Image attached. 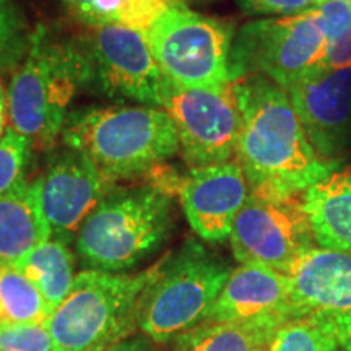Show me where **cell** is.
<instances>
[{
  "mask_svg": "<svg viewBox=\"0 0 351 351\" xmlns=\"http://www.w3.org/2000/svg\"><path fill=\"white\" fill-rule=\"evenodd\" d=\"M234 83L241 108L236 160L249 189L306 192L335 173L307 138L287 90L263 75Z\"/></svg>",
  "mask_w": 351,
  "mask_h": 351,
  "instance_id": "6da1fadb",
  "label": "cell"
},
{
  "mask_svg": "<svg viewBox=\"0 0 351 351\" xmlns=\"http://www.w3.org/2000/svg\"><path fill=\"white\" fill-rule=\"evenodd\" d=\"M62 142L117 182L148 174L176 153L179 138L163 108L91 106L69 114Z\"/></svg>",
  "mask_w": 351,
  "mask_h": 351,
  "instance_id": "7a4b0ae2",
  "label": "cell"
},
{
  "mask_svg": "<svg viewBox=\"0 0 351 351\" xmlns=\"http://www.w3.org/2000/svg\"><path fill=\"white\" fill-rule=\"evenodd\" d=\"M93 85L83 47L52 39L43 28L33 34L28 54L8 85L10 127L39 150L62 135L69 106L78 91Z\"/></svg>",
  "mask_w": 351,
  "mask_h": 351,
  "instance_id": "3957f363",
  "label": "cell"
},
{
  "mask_svg": "<svg viewBox=\"0 0 351 351\" xmlns=\"http://www.w3.org/2000/svg\"><path fill=\"white\" fill-rule=\"evenodd\" d=\"M173 226V195L152 184L114 186L78 230L77 252L91 270H130L163 245Z\"/></svg>",
  "mask_w": 351,
  "mask_h": 351,
  "instance_id": "277c9868",
  "label": "cell"
},
{
  "mask_svg": "<svg viewBox=\"0 0 351 351\" xmlns=\"http://www.w3.org/2000/svg\"><path fill=\"white\" fill-rule=\"evenodd\" d=\"M160 263V262H158ZM158 263L140 274L85 270L49 320L54 351H106L134 332L138 301Z\"/></svg>",
  "mask_w": 351,
  "mask_h": 351,
  "instance_id": "5b68a950",
  "label": "cell"
},
{
  "mask_svg": "<svg viewBox=\"0 0 351 351\" xmlns=\"http://www.w3.org/2000/svg\"><path fill=\"white\" fill-rule=\"evenodd\" d=\"M231 270L195 241L158 263L138 301L137 324L155 343L174 341L207 320Z\"/></svg>",
  "mask_w": 351,
  "mask_h": 351,
  "instance_id": "8992f818",
  "label": "cell"
},
{
  "mask_svg": "<svg viewBox=\"0 0 351 351\" xmlns=\"http://www.w3.org/2000/svg\"><path fill=\"white\" fill-rule=\"evenodd\" d=\"M327 29L319 8L251 21L232 39L231 82L263 75L288 90L302 78L327 69Z\"/></svg>",
  "mask_w": 351,
  "mask_h": 351,
  "instance_id": "52a82bcc",
  "label": "cell"
},
{
  "mask_svg": "<svg viewBox=\"0 0 351 351\" xmlns=\"http://www.w3.org/2000/svg\"><path fill=\"white\" fill-rule=\"evenodd\" d=\"M304 194L249 189L230 234L236 261L288 275L298 258L315 245Z\"/></svg>",
  "mask_w": 351,
  "mask_h": 351,
  "instance_id": "ba28073f",
  "label": "cell"
},
{
  "mask_svg": "<svg viewBox=\"0 0 351 351\" xmlns=\"http://www.w3.org/2000/svg\"><path fill=\"white\" fill-rule=\"evenodd\" d=\"M147 36L156 64L169 80L184 86H217L231 82L234 34L226 21L179 5L165 12Z\"/></svg>",
  "mask_w": 351,
  "mask_h": 351,
  "instance_id": "9c48e42d",
  "label": "cell"
},
{
  "mask_svg": "<svg viewBox=\"0 0 351 351\" xmlns=\"http://www.w3.org/2000/svg\"><path fill=\"white\" fill-rule=\"evenodd\" d=\"M161 108L178 132L179 153L192 168L228 163L236 156L241 108L232 82L184 86L165 77Z\"/></svg>",
  "mask_w": 351,
  "mask_h": 351,
  "instance_id": "30bf717a",
  "label": "cell"
},
{
  "mask_svg": "<svg viewBox=\"0 0 351 351\" xmlns=\"http://www.w3.org/2000/svg\"><path fill=\"white\" fill-rule=\"evenodd\" d=\"M93 85L114 99L161 108L165 75L147 33L121 25L93 26L85 46Z\"/></svg>",
  "mask_w": 351,
  "mask_h": 351,
  "instance_id": "8fae6325",
  "label": "cell"
},
{
  "mask_svg": "<svg viewBox=\"0 0 351 351\" xmlns=\"http://www.w3.org/2000/svg\"><path fill=\"white\" fill-rule=\"evenodd\" d=\"M298 317L330 330L351 351V254L314 245L288 274Z\"/></svg>",
  "mask_w": 351,
  "mask_h": 351,
  "instance_id": "7c38bea8",
  "label": "cell"
},
{
  "mask_svg": "<svg viewBox=\"0 0 351 351\" xmlns=\"http://www.w3.org/2000/svg\"><path fill=\"white\" fill-rule=\"evenodd\" d=\"M287 93L317 155L339 166L351 147V67L320 70Z\"/></svg>",
  "mask_w": 351,
  "mask_h": 351,
  "instance_id": "4fadbf2b",
  "label": "cell"
},
{
  "mask_svg": "<svg viewBox=\"0 0 351 351\" xmlns=\"http://www.w3.org/2000/svg\"><path fill=\"white\" fill-rule=\"evenodd\" d=\"M114 186L83 153L69 147L56 153L39 178L43 212L52 236L72 241Z\"/></svg>",
  "mask_w": 351,
  "mask_h": 351,
  "instance_id": "5bb4252c",
  "label": "cell"
},
{
  "mask_svg": "<svg viewBox=\"0 0 351 351\" xmlns=\"http://www.w3.org/2000/svg\"><path fill=\"white\" fill-rule=\"evenodd\" d=\"M181 205L197 236L210 243L230 238L232 223L249 197V182L238 160L192 168L184 178Z\"/></svg>",
  "mask_w": 351,
  "mask_h": 351,
  "instance_id": "9a60e30c",
  "label": "cell"
},
{
  "mask_svg": "<svg viewBox=\"0 0 351 351\" xmlns=\"http://www.w3.org/2000/svg\"><path fill=\"white\" fill-rule=\"evenodd\" d=\"M298 317L288 275L262 265L241 263L215 301L205 322H249Z\"/></svg>",
  "mask_w": 351,
  "mask_h": 351,
  "instance_id": "2e32d148",
  "label": "cell"
},
{
  "mask_svg": "<svg viewBox=\"0 0 351 351\" xmlns=\"http://www.w3.org/2000/svg\"><path fill=\"white\" fill-rule=\"evenodd\" d=\"M51 236L43 212L39 178L0 197V265L16 267Z\"/></svg>",
  "mask_w": 351,
  "mask_h": 351,
  "instance_id": "e0dca14e",
  "label": "cell"
},
{
  "mask_svg": "<svg viewBox=\"0 0 351 351\" xmlns=\"http://www.w3.org/2000/svg\"><path fill=\"white\" fill-rule=\"evenodd\" d=\"M304 205L315 244L328 251L351 254V187L337 171L307 189Z\"/></svg>",
  "mask_w": 351,
  "mask_h": 351,
  "instance_id": "ac0fdd59",
  "label": "cell"
},
{
  "mask_svg": "<svg viewBox=\"0 0 351 351\" xmlns=\"http://www.w3.org/2000/svg\"><path fill=\"white\" fill-rule=\"evenodd\" d=\"M285 324L276 320L204 322L179 335L171 351H267Z\"/></svg>",
  "mask_w": 351,
  "mask_h": 351,
  "instance_id": "d6986e66",
  "label": "cell"
},
{
  "mask_svg": "<svg viewBox=\"0 0 351 351\" xmlns=\"http://www.w3.org/2000/svg\"><path fill=\"white\" fill-rule=\"evenodd\" d=\"M39 289L44 300L54 313L75 283L73 274V254L69 243L51 236L46 243L38 245L34 251L15 267Z\"/></svg>",
  "mask_w": 351,
  "mask_h": 351,
  "instance_id": "ffe728a7",
  "label": "cell"
},
{
  "mask_svg": "<svg viewBox=\"0 0 351 351\" xmlns=\"http://www.w3.org/2000/svg\"><path fill=\"white\" fill-rule=\"evenodd\" d=\"M52 309L19 269L0 265V324L49 326Z\"/></svg>",
  "mask_w": 351,
  "mask_h": 351,
  "instance_id": "44dd1931",
  "label": "cell"
},
{
  "mask_svg": "<svg viewBox=\"0 0 351 351\" xmlns=\"http://www.w3.org/2000/svg\"><path fill=\"white\" fill-rule=\"evenodd\" d=\"M267 351H343L339 339L309 317L288 320Z\"/></svg>",
  "mask_w": 351,
  "mask_h": 351,
  "instance_id": "7402d4cb",
  "label": "cell"
},
{
  "mask_svg": "<svg viewBox=\"0 0 351 351\" xmlns=\"http://www.w3.org/2000/svg\"><path fill=\"white\" fill-rule=\"evenodd\" d=\"M327 29V69L351 67V3L345 0H322L319 3Z\"/></svg>",
  "mask_w": 351,
  "mask_h": 351,
  "instance_id": "603a6c76",
  "label": "cell"
},
{
  "mask_svg": "<svg viewBox=\"0 0 351 351\" xmlns=\"http://www.w3.org/2000/svg\"><path fill=\"white\" fill-rule=\"evenodd\" d=\"M32 38L12 0H0V73L19 69L28 54Z\"/></svg>",
  "mask_w": 351,
  "mask_h": 351,
  "instance_id": "cb8c5ba5",
  "label": "cell"
},
{
  "mask_svg": "<svg viewBox=\"0 0 351 351\" xmlns=\"http://www.w3.org/2000/svg\"><path fill=\"white\" fill-rule=\"evenodd\" d=\"M33 145L25 135L8 127L0 138V197L26 182Z\"/></svg>",
  "mask_w": 351,
  "mask_h": 351,
  "instance_id": "d4e9b609",
  "label": "cell"
},
{
  "mask_svg": "<svg viewBox=\"0 0 351 351\" xmlns=\"http://www.w3.org/2000/svg\"><path fill=\"white\" fill-rule=\"evenodd\" d=\"M0 351H54V340L41 324H0Z\"/></svg>",
  "mask_w": 351,
  "mask_h": 351,
  "instance_id": "484cf974",
  "label": "cell"
},
{
  "mask_svg": "<svg viewBox=\"0 0 351 351\" xmlns=\"http://www.w3.org/2000/svg\"><path fill=\"white\" fill-rule=\"evenodd\" d=\"M322 0H238L241 10L247 15L289 16L317 8Z\"/></svg>",
  "mask_w": 351,
  "mask_h": 351,
  "instance_id": "4316f807",
  "label": "cell"
},
{
  "mask_svg": "<svg viewBox=\"0 0 351 351\" xmlns=\"http://www.w3.org/2000/svg\"><path fill=\"white\" fill-rule=\"evenodd\" d=\"M106 351H152L150 345L143 339H134V340H124L121 343L111 346Z\"/></svg>",
  "mask_w": 351,
  "mask_h": 351,
  "instance_id": "83f0119b",
  "label": "cell"
},
{
  "mask_svg": "<svg viewBox=\"0 0 351 351\" xmlns=\"http://www.w3.org/2000/svg\"><path fill=\"white\" fill-rule=\"evenodd\" d=\"M8 121H10V117H8V99L5 90H3V85L0 83V138L5 135L7 129L10 127L8 125Z\"/></svg>",
  "mask_w": 351,
  "mask_h": 351,
  "instance_id": "f1b7e54d",
  "label": "cell"
},
{
  "mask_svg": "<svg viewBox=\"0 0 351 351\" xmlns=\"http://www.w3.org/2000/svg\"><path fill=\"white\" fill-rule=\"evenodd\" d=\"M65 2H67L70 10L75 13V15H78V13H80L83 8H85V5L88 2H90V0H65Z\"/></svg>",
  "mask_w": 351,
  "mask_h": 351,
  "instance_id": "f546056e",
  "label": "cell"
},
{
  "mask_svg": "<svg viewBox=\"0 0 351 351\" xmlns=\"http://www.w3.org/2000/svg\"><path fill=\"white\" fill-rule=\"evenodd\" d=\"M337 173H339L341 181H343L346 186L351 187V166H346V168H343L341 171H337Z\"/></svg>",
  "mask_w": 351,
  "mask_h": 351,
  "instance_id": "4dcf8cb0",
  "label": "cell"
},
{
  "mask_svg": "<svg viewBox=\"0 0 351 351\" xmlns=\"http://www.w3.org/2000/svg\"><path fill=\"white\" fill-rule=\"evenodd\" d=\"M345 2H350L351 3V0H345Z\"/></svg>",
  "mask_w": 351,
  "mask_h": 351,
  "instance_id": "1f68e13d",
  "label": "cell"
}]
</instances>
